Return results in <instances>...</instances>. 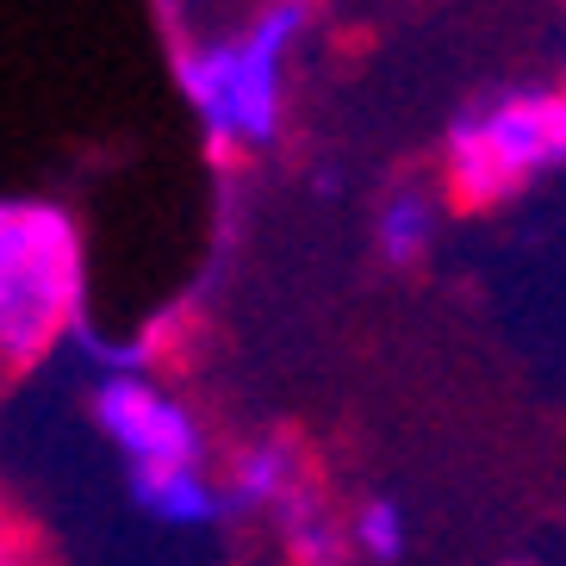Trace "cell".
Returning <instances> with one entry per match:
<instances>
[{"mask_svg": "<svg viewBox=\"0 0 566 566\" xmlns=\"http://www.w3.org/2000/svg\"><path fill=\"white\" fill-rule=\"evenodd\" d=\"M274 535H281V548H286V566H367L361 554H355L349 511H336L331 492L312 499L305 511H293Z\"/></svg>", "mask_w": 566, "mask_h": 566, "instance_id": "8", "label": "cell"}, {"mask_svg": "<svg viewBox=\"0 0 566 566\" xmlns=\"http://www.w3.org/2000/svg\"><path fill=\"white\" fill-rule=\"evenodd\" d=\"M224 492H231L237 516H255L268 530H281L293 511L324 499V480H317L305 436L286 430V423H268V430H250L224 454Z\"/></svg>", "mask_w": 566, "mask_h": 566, "instance_id": "5", "label": "cell"}, {"mask_svg": "<svg viewBox=\"0 0 566 566\" xmlns=\"http://www.w3.org/2000/svg\"><path fill=\"white\" fill-rule=\"evenodd\" d=\"M0 566H38V554L19 542V530H7V560H0Z\"/></svg>", "mask_w": 566, "mask_h": 566, "instance_id": "10", "label": "cell"}, {"mask_svg": "<svg viewBox=\"0 0 566 566\" xmlns=\"http://www.w3.org/2000/svg\"><path fill=\"white\" fill-rule=\"evenodd\" d=\"M554 82H566V38H560V75H554Z\"/></svg>", "mask_w": 566, "mask_h": 566, "instance_id": "11", "label": "cell"}, {"mask_svg": "<svg viewBox=\"0 0 566 566\" xmlns=\"http://www.w3.org/2000/svg\"><path fill=\"white\" fill-rule=\"evenodd\" d=\"M87 417L106 436V449L125 461V480L212 467V442H206L200 411L175 386L156 380L150 367H106L94 380V392H87Z\"/></svg>", "mask_w": 566, "mask_h": 566, "instance_id": "4", "label": "cell"}, {"mask_svg": "<svg viewBox=\"0 0 566 566\" xmlns=\"http://www.w3.org/2000/svg\"><path fill=\"white\" fill-rule=\"evenodd\" d=\"M436 231H442V193L423 181L386 187L380 206H374V255L386 268H417L430 255Z\"/></svg>", "mask_w": 566, "mask_h": 566, "instance_id": "7", "label": "cell"}, {"mask_svg": "<svg viewBox=\"0 0 566 566\" xmlns=\"http://www.w3.org/2000/svg\"><path fill=\"white\" fill-rule=\"evenodd\" d=\"M132 504L163 530H212L218 516H231L224 473L212 467H181V473H144L132 480Z\"/></svg>", "mask_w": 566, "mask_h": 566, "instance_id": "6", "label": "cell"}, {"mask_svg": "<svg viewBox=\"0 0 566 566\" xmlns=\"http://www.w3.org/2000/svg\"><path fill=\"white\" fill-rule=\"evenodd\" d=\"M349 535H355V554L367 566H399L411 554V516L392 492H367V499L349 504Z\"/></svg>", "mask_w": 566, "mask_h": 566, "instance_id": "9", "label": "cell"}, {"mask_svg": "<svg viewBox=\"0 0 566 566\" xmlns=\"http://www.w3.org/2000/svg\"><path fill=\"white\" fill-rule=\"evenodd\" d=\"M442 193L461 212H492L566 175V82H499L442 125Z\"/></svg>", "mask_w": 566, "mask_h": 566, "instance_id": "3", "label": "cell"}, {"mask_svg": "<svg viewBox=\"0 0 566 566\" xmlns=\"http://www.w3.org/2000/svg\"><path fill=\"white\" fill-rule=\"evenodd\" d=\"M312 25V0H262L243 25L175 51V87L212 156H255L286 125V69Z\"/></svg>", "mask_w": 566, "mask_h": 566, "instance_id": "1", "label": "cell"}, {"mask_svg": "<svg viewBox=\"0 0 566 566\" xmlns=\"http://www.w3.org/2000/svg\"><path fill=\"white\" fill-rule=\"evenodd\" d=\"M87 312V237L75 212L44 193L0 206V367L7 380L56 355Z\"/></svg>", "mask_w": 566, "mask_h": 566, "instance_id": "2", "label": "cell"}]
</instances>
